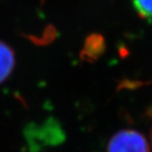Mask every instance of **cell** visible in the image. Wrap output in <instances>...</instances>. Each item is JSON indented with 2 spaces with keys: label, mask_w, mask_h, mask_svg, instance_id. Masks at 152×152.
Returning <instances> with one entry per match:
<instances>
[{
  "label": "cell",
  "mask_w": 152,
  "mask_h": 152,
  "mask_svg": "<svg viewBox=\"0 0 152 152\" xmlns=\"http://www.w3.org/2000/svg\"><path fill=\"white\" fill-rule=\"evenodd\" d=\"M16 63L15 53L4 42L0 41V84L5 82L13 72Z\"/></svg>",
  "instance_id": "2"
},
{
  "label": "cell",
  "mask_w": 152,
  "mask_h": 152,
  "mask_svg": "<svg viewBox=\"0 0 152 152\" xmlns=\"http://www.w3.org/2000/svg\"><path fill=\"white\" fill-rule=\"evenodd\" d=\"M107 152H150V149L146 138L139 132L121 129L109 140Z\"/></svg>",
  "instance_id": "1"
},
{
  "label": "cell",
  "mask_w": 152,
  "mask_h": 152,
  "mask_svg": "<svg viewBox=\"0 0 152 152\" xmlns=\"http://www.w3.org/2000/svg\"><path fill=\"white\" fill-rule=\"evenodd\" d=\"M136 12L143 19L152 20V0H132Z\"/></svg>",
  "instance_id": "3"
},
{
  "label": "cell",
  "mask_w": 152,
  "mask_h": 152,
  "mask_svg": "<svg viewBox=\"0 0 152 152\" xmlns=\"http://www.w3.org/2000/svg\"><path fill=\"white\" fill-rule=\"evenodd\" d=\"M150 138H151V142H152V126H151V130H150Z\"/></svg>",
  "instance_id": "5"
},
{
  "label": "cell",
  "mask_w": 152,
  "mask_h": 152,
  "mask_svg": "<svg viewBox=\"0 0 152 152\" xmlns=\"http://www.w3.org/2000/svg\"><path fill=\"white\" fill-rule=\"evenodd\" d=\"M102 51L103 47L101 42L98 41H92L89 45H86L82 56H83V58H86L90 61V60L96 59L101 54Z\"/></svg>",
  "instance_id": "4"
}]
</instances>
